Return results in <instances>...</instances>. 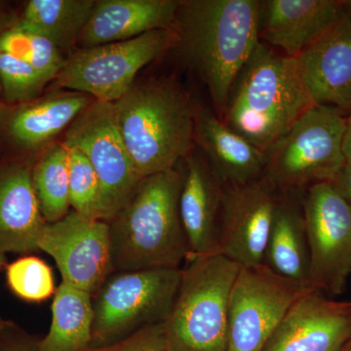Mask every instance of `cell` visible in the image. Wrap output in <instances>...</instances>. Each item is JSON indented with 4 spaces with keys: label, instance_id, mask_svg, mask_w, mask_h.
<instances>
[{
    "label": "cell",
    "instance_id": "obj_30",
    "mask_svg": "<svg viewBox=\"0 0 351 351\" xmlns=\"http://www.w3.org/2000/svg\"><path fill=\"white\" fill-rule=\"evenodd\" d=\"M83 351H171L163 332V323L144 328L131 336L103 348Z\"/></svg>",
    "mask_w": 351,
    "mask_h": 351
},
{
    "label": "cell",
    "instance_id": "obj_8",
    "mask_svg": "<svg viewBox=\"0 0 351 351\" xmlns=\"http://www.w3.org/2000/svg\"><path fill=\"white\" fill-rule=\"evenodd\" d=\"M172 29H157L129 40L75 48L55 80L57 88L112 104L134 83L138 71L174 47Z\"/></svg>",
    "mask_w": 351,
    "mask_h": 351
},
{
    "label": "cell",
    "instance_id": "obj_36",
    "mask_svg": "<svg viewBox=\"0 0 351 351\" xmlns=\"http://www.w3.org/2000/svg\"><path fill=\"white\" fill-rule=\"evenodd\" d=\"M6 265V255L5 254L1 253L0 252V272L2 271V269L5 267Z\"/></svg>",
    "mask_w": 351,
    "mask_h": 351
},
{
    "label": "cell",
    "instance_id": "obj_10",
    "mask_svg": "<svg viewBox=\"0 0 351 351\" xmlns=\"http://www.w3.org/2000/svg\"><path fill=\"white\" fill-rule=\"evenodd\" d=\"M309 249V289L343 294L351 278V206L332 182L314 184L302 198Z\"/></svg>",
    "mask_w": 351,
    "mask_h": 351
},
{
    "label": "cell",
    "instance_id": "obj_28",
    "mask_svg": "<svg viewBox=\"0 0 351 351\" xmlns=\"http://www.w3.org/2000/svg\"><path fill=\"white\" fill-rule=\"evenodd\" d=\"M0 82L2 99L7 106L38 98L49 83L31 64L3 52H0Z\"/></svg>",
    "mask_w": 351,
    "mask_h": 351
},
{
    "label": "cell",
    "instance_id": "obj_26",
    "mask_svg": "<svg viewBox=\"0 0 351 351\" xmlns=\"http://www.w3.org/2000/svg\"><path fill=\"white\" fill-rule=\"evenodd\" d=\"M0 52L31 64L48 82L56 80L66 63L63 53L49 39L16 24L0 34Z\"/></svg>",
    "mask_w": 351,
    "mask_h": 351
},
{
    "label": "cell",
    "instance_id": "obj_1",
    "mask_svg": "<svg viewBox=\"0 0 351 351\" xmlns=\"http://www.w3.org/2000/svg\"><path fill=\"white\" fill-rule=\"evenodd\" d=\"M258 11L260 0H180L174 46L204 83L219 119L237 76L260 43Z\"/></svg>",
    "mask_w": 351,
    "mask_h": 351
},
{
    "label": "cell",
    "instance_id": "obj_5",
    "mask_svg": "<svg viewBox=\"0 0 351 351\" xmlns=\"http://www.w3.org/2000/svg\"><path fill=\"white\" fill-rule=\"evenodd\" d=\"M240 267L217 253L186 260L163 322L171 351H226L230 294Z\"/></svg>",
    "mask_w": 351,
    "mask_h": 351
},
{
    "label": "cell",
    "instance_id": "obj_24",
    "mask_svg": "<svg viewBox=\"0 0 351 351\" xmlns=\"http://www.w3.org/2000/svg\"><path fill=\"white\" fill-rule=\"evenodd\" d=\"M49 332L38 339L39 351H83L91 343L93 326L92 295L62 282L53 300Z\"/></svg>",
    "mask_w": 351,
    "mask_h": 351
},
{
    "label": "cell",
    "instance_id": "obj_6",
    "mask_svg": "<svg viewBox=\"0 0 351 351\" xmlns=\"http://www.w3.org/2000/svg\"><path fill=\"white\" fill-rule=\"evenodd\" d=\"M346 130L345 113L313 106L265 152V177L280 191H306L314 184L332 182L346 162Z\"/></svg>",
    "mask_w": 351,
    "mask_h": 351
},
{
    "label": "cell",
    "instance_id": "obj_2",
    "mask_svg": "<svg viewBox=\"0 0 351 351\" xmlns=\"http://www.w3.org/2000/svg\"><path fill=\"white\" fill-rule=\"evenodd\" d=\"M178 167L143 178L130 199L108 221L113 272L182 269L188 260Z\"/></svg>",
    "mask_w": 351,
    "mask_h": 351
},
{
    "label": "cell",
    "instance_id": "obj_34",
    "mask_svg": "<svg viewBox=\"0 0 351 351\" xmlns=\"http://www.w3.org/2000/svg\"><path fill=\"white\" fill-rule=\"evenodd\" d=\"M343 154L348 162H351V124L348 122L345 142H343Z\"/></svg>",
    "mask_w": 351,
    "mask_h": 351
},
{
    "label": "cell",
    "instance_id": "obj_15",
    "mask_svg": "<svg viewBox=\"0 0 351 351\" xmlns=\"http://www.w3.org/2000/svg\"><path fill=\"white\" fill-rule=\"evenodd\" d=\"M350 341L351 301H336L307 289L263 351H341Z\"/></svg>",
    "mask_w": 351,
    "mask_h": 351
},
{
    "label": "cell",
    "instance_id": "obj_33",
    "mask_svg": "<svg viewBox=\"0 0 351 351\" xmlns=\"http://www.w3.org/2000/svg\"><path fill=\"white\" fill-rule=\"evenodd\" d=\"M17 18L18 13L11 10L3 2H0V34L12 27Z\"/></svg>",
    "mask_w": 351,
    "mask_h": 351
},
{
    "label": "cell",
    "instance_id": "obj_16",
    "mask_svg": "<svg viewBox=\"0 0 351 351\" xmlns=\"http://www.w3.org/2000/svg\"><path fill=\"white\" fill-rule=\"evenodd\" d=\"M316 105L351 112V17L345 14L295 59Z\"/></svg>",
    "mask_w": 351,
    "mask_h": 351
},
{
    "label": "cell",
    "instance_id": "obj_25",
    "mask_svg": "<svg viewBox=\"0 0 351 351\" xmlns=\"http://www.w3.org/2000/svg\"><path fill=\"white\" fill-rule=\"evenodd\" d=\"M32 184L39 209L46 223L64 219L71 212L69 193V149L55 143L36 159Z\"/></svg>",
    "mask_w": 351,
    "mask_h": 351
},
{
    "label": "cell",
    "instance_id": "obj_4",
    "mask_svg": "<svg viewBox=\"0 0 351 351\" xmlns=\"http://www.w3.org/2000/svg\"><path fill=\"white\" fill-rule=\"evenodd\" d=\"M315 105L295 59L260 43L237 76L221 120L267 152Z\"/></svg>",
    "mask_w": 351,
    "mask_h": 351
},
{
    "label": "cell",
    "instance_id": "obj_27",
    "mask_svg": "<svg viewBox=\"0 0 351 351\" xmlns=\"http://www.w3.org/2000/svg\"><path fill=\"white\" fill-rule=\"evenodd\" d=\"M6 278L13 294L25 302H43L56 292L52 269L34 256H25L6 265Z\"/></svg>",
    "mask_w": 351,
    "mask_h": 351
},
{
    "label": "cell",
    "instance_id": "obj_20",
    "mask_svg": "<svg viewBox=\"0 0 351 351\" xmlns=\"http://www.w3.org/2000/svg\"><path fill=\"white\" fill-rule=\"evenodd\" d=\"M193 142L223 186H242L265 177L267 154L208 108H195Z\"/></svg>",
    "mask_w": 351,
    "mask_h": 351
},
{
    "label": "cell",
    "instance_id": "obj_18",
    "mask_svg": "<svg viewBox=\"0 0 351 351\" xmlns=\"http://www.w3.org/2000/svg\"><path fill=\"white\" fill-rule=\"evenodd\" d=\"M343 14L335 0H260L258 39L297 59Z\"/></svg>",
    "mask_w": 351,
    "mask_h": 351
},
{
    "label": "cell",
    "instance_id": "obj_12",
    "mask_svg": "<svg viewBox=\"0 0 351 351\" xmlns=\"http://www.w3.org/2000/svg\"><path fill=\"white\" fill-rule=\"evenodd\" d=\"M38 247L56 262L62 282L91 295L113 272L108 223L73 210L56 223H46Z\"/></svg>",
    "mask_w": 351,
    "mask_h": 351
},
{
    "label": "cell",
    "instance_id": "obj_21",
    "mask_svg": "<svg viewBox=\"0 0 351 351\" xmlns=\"http://www.w3.org/2000/svg\"><path fill=\"white\" fill-rule=\"evenodd\" d=\"M180 0H96L76 48H92L172 29Z\"/></svg>",
    "mask_w": 351,
    "mask_h": 351
},
{
    "label": "cell",
    "instance_id": "obj_35",
    "mask_svg": "<svg viewBox=\"0 0 351 351\" xmlns=\"http://www.w3.org/2000/svg\"><path fill=\"white\" fill-rule=\"evenodd\" d=\"M343 2V9L348 15H350L351 17V0H346V1Z\"/></svg>",
    "mask_w": 351,
    "mask_h": 351
},
{
    "label": "cell",
    "instance_id": "obj_29",
    "mask_svg": "<svg viewBox=\"0 0 351 351\" xmlns=\"http://www.w3.org/2000/svg\"><path fill=\"white\" fill-rule=\"evenodd\" d=\"M69 204L73 211L96 218L98 209V178L86 156L75 147H69Z\"/></svg>",
    "mask_w": 351,
    "mask_h": 351
},
{
    "label": "cell",
    "instance_id": "obj_22",
    "mask_svg": "<svg viewBox=\"0 0 351 351\" xmlns=\"http://www.w3.org/2000/svg\"><path fill=\"white\" fill-rule=\"evenodd\" d=\"M304 191H280L265 247L263 265L302 290L309 289V249Z\"/></svg>",
    "mask_w": 351,
    "mask_h": 351
},
{
    "label": "cell",
    "instance_id": "obj_31",
    "mask_svg": "<svg viewBox=\"0 0 351 351\" xmlns=\"http://www.w3.org/2000/svg\"><path fill=\"white\" fill-rule=\"evenodd\" d=\"M0 351H39L38 339L19 331L9 323L0 331Z\"/></svg>",
    "mask_w": 351,
    "mask_h": 351
},
{
    "label": "cell",
    "instance_id": "obj_3",
    "mask_svg": "<svg viewBox=\"0 0 351 351\" xmlns=\"http://www.w3.org/2000/svg\"><path fill=\"white\" fill-rule=\"evenodd\" d=\"M112 110L142 179L175 169L195 147V107L179 83L163 78L135 82Z\"/></svg>",
    "mask_w": 351,
    "mask_h": 351
},
{
    "label": "cell",
    "instance_id": "obj_39",
    "mask_svg": "<svg viewBox=\"0 0 351 351\" xmlns=\"http://www.w3.org/2000/svg\"><path fill=\"white\" fill-rule=\"evenodd\" d=\"M341 351H351V341L350 343H348V346H346L345 348H343Z\"/></svg>",
    "mask_w": 351,
    "mask_h": 351
},
{
    "label": "cell",
    "instance_id": "obj_23",
    "mask_svg": "<svg viewBox=\"0 0 351 351\" xmlns=\"http://www.w3.org/2000/svg\"><path fill=\"white\" fill-rule=\"evenodd\" d=\"M96 0H29L15 24L38 32L64 54L76 48Z\"/></svg>",
    "mask_w": 351,
    "mask_h": 351
},
{
    "label": "cell",
    "instance_id": "obj_9",
    "mask_svg": "<svg viewBox=\"0 0 351 351\" xmlns=\"http://www.w3.org/2000/svg\"><path fill=\"white\" fill-rule=\"evenodd\" d=\"M62 142L77 147L94 168L100 188L96 218L108 223L142 181L120 137L112 104L92 101L64 132Z\"/></svg>",
    "mask_w": 351,
    "mask_h": 351
},
{
    "label": "cell",
    "instance_id": "obj_14",
    "mask_svg": "<svg viewBox=\"0 0 351 351\" xmlns=\"http://www.w3.org/2000/svg\"><path fill=\"white\" fill-rule=\"evenodd\" d=\"M279 195L280 191L267 177L223 186L217 254L240 267L263 265Z\"/></svg>",
    "mask_w": 351,
    "mask_h": 351
},
{
    "label": "cell",
    "instance_id": "obj_7",
    "mask_svg": "<svg viewBox=\"0 0 351 351\" xmlns=\"http://www.w3.org/2000/svg\"><path fill=\"white\" fill-rule=\"evenodd\" d=\"M181 278L182 269L112 272L92 295L94 318L88 348L112 345L165 322Z\"/></svg>",
    "mask_w": 351,
    "mask_h": 351
},
{
    "label": "cell",
    "instance_id": "obj_37",
    "mask_svg": "<svg viewBox=\"0 0 351 351\" xmlns=\"http://www.w3.org/2000/svg\"><path fill=\"white\" fill-rule=\"evenodd\" d=\"M6 106V104L3 101V99H2V87L1 82H0V112L4 110V108H5Z\"/></svg>",
    "mask_w": 351,
    "mask_h": 351
},
{
    "label": "cell",
    "instance_id": "obj_11",
    "mask_svg": "<svg viewBox=\"0 0 351 351\" xmlns=\"http://www.w3.org/2000/svg\"><path fill=\"white\" fill-rule=\"evenodd\" d=\"M304 291L265 265L240 267L230 294L226 351H263Z\"/></svg>",
    "mask_w": 351,
    "mask_h": 351
},
{
    "label": "cell",
    "instance_id": "obj_13",
    "mask_svg": "<svg viewBox=\"0 0 351 351\" xmlns=\"http://www.w3.org/2000/svg\"><path fill=\"white\" fill-rule=\"evenodd\" d=\"M93 101L86 94L59 90L6 106L0 112V157L34 162Z\"/></svg>",
    "mask_w": 351,
    "mask_h": 351
},
{
    "label": "cell",
    "instance_id": "obj_19",
    "mask_svg": "<svg viewBox=\"0 0 351 351\" xmlns=\"http://www.w3.org/2000/svg\"><path fill=\"white\" fill-rule=\"evenodd\" d=\"M34 162L0 157V252L27 254L38 250L46 226L32 170Z\"/></svg>",
    "mask_w": 351,
    "mask_h": 351
},
{
    "label": "cell",
    "instance_id": "obj_40",
    "mask_svg": "<svg viewBox=\"0 0 351 351\" xmlns=\"http://www.w3.org/2000/svg\"><path fill=\"white\" fill-rule=\"evenodd\" d=\"M348 123L351 124V112H350V114H348Z\"/></svg>",
    "mask_w": 351,
    "mask_h": 351
},
{
    "label": "cell",
    "instance_id": "obj_32",
    "mask_svg": "<svg viewBox=\"0 0 351 351\" xmlns=\"http://www.w3.org/2000/svg\"><path fill=\"white\" fill-rule=\"evenodd\" d=\"M332 184L351 206V162L346 161Z\"/></svg>",
    "mask_w": 351,
    "mask_h": 351
},
{
    "label": "cell",
    "instance_id": "obj_17",
    "mask_svg": "<svg viewBox=\"0 0 351 351\" xmlns=\"http://www.w3.org/2000/svg\"><path fill=\"white\" fill-rule=\"evenodd\" d=\"M198 152L193 147L182 159L180 168V216L188 240L189 257L217 253L223 195V184L202 152Z\"/></svg>",
    "mask_w": 351,
    "mask_h": 351
},
{
    "label": "cell",
    "instance_id": "obj_38",
    "mask_svg": "<svg viewBox=\"0 0 351 351\" xmlns=\"http://www.w3.org/2000/svg\"><path fill=\"white\" fill-rule=\"evenodd\" d=\"M9 324V322H7V321L2 319L1 317H0V331L1 330H3L4 328L7 326V325Z\"/></svg>",
    "mask_w": 351,
    "mask_h": 351
}]
</instances>
